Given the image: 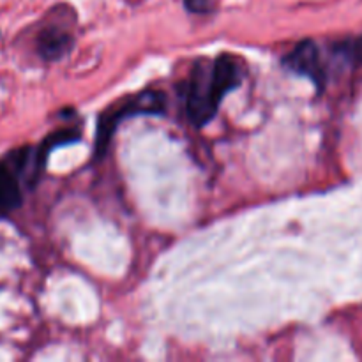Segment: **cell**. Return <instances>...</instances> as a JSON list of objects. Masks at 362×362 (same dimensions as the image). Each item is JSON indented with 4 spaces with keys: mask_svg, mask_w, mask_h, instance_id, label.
Returning a JSON list of instances; mask_svg holds the SVG:
<instances>
[{
    "mask_svg": "<svg viewBox=\"0 0 362 362\" xmlns=\"http://www.w3.org/2000/svg\"><path fill=\"white\" fill-rule=\"evenodd\" d=\"M73 45V35L59 25H48L37 35V53L48 62H55L66 57Z\"/></svg>",
    "mask_w": 362,
    "mask_h": 362,
    "instance_id": "5",
    "label": "cell"
},
{
    "mask_svg": "<svg viewBox=\"0 0 362 362\" xmlns=\"http://www.w3.org/2000/svg\"><path fill=\"white\" fill-rule=\"evenodd\" d=\"M243 83V66L239 59L230 53H223L212 62V85L219 101L226 94Z\"/></svg>",
    "mask_w": 362,
    "mask_h": 362,
    "instance_id": "4",
    "label": "cell"
},
{
    "mask_svg": "<svg viewBox=\"0 0 362 362\" xmlns=\"http://www.w3.org/2000/svg\"><path fill=\"white\" fill-rule=\"evenodd\" d=\"M166 110V98L161 90H145L140 92L134 98L126 99L119 108L112 106L105 113L99 115L98 133H95L94 156L103 158L108 151V145L112 141L113 133L120 120L134 115H161Z\"/></svg>",
    "mask_w": 362,
    "mask_h": 362,
    "instance_id": "1",
    "label": "cell"
},
{
    "mask_svg": "<svg viewBox=\"0 0 362 362\" xmlns=\"http://www.w3.org/2000/svg\"><path fill=\"white\" fill-rule=\"evenodd\" d=\"M345 52L354 64L362 66V35L354 42H350V45H346Z\"/></svg>",
    "mask_w": 362,
    "mask_h": 362,
    "instance_id": "8",
    "label": "cell"
},
{
    "mask_svg": "<svg viewBox=\"0 0 362 362\" xmlns=\"http://www.w3.org/2000/svg\"><path fill=\"white\" fill-rule=\"evenodd\" d=\"M184 7L189 13L194 14H207L214 11L216 0H184Z\"/></svg>",
    "mask_w": 362,
    "mask_h": 362,
    "instance_id": "7",
    "label": "cell"
},
{
    "mask_svg": "<svg viewBox=\"0 0 362 362\" xmlns=\"http://www.w3.org/2000/svg\"><path fill=\"white\" fill-rule=\"evenodd\" d=\"M221 101L212 85V62L198 60L193 66L187 88V117L194 127H204L218 113Z\"/></svg>",
    "mask_w": 362,
    "mask_h": 362,
    "instance_id": "2",
    "label": "cell"
},
{
    "mask_svg": "<svg viewBox=\"0 0 362 362\" xmlns=\"http://www.w3.org/2000/svg\"><path fill=\"white\" fill-rule=\"evenodd\" d=\"M21 189L13 166L0 163V214L13 211L21 205Z\"/></svg>",
    "mask_w": 362,
    "mask_h": 362,
    "instance_id": "6",
    "label": "cell"
},
{
    "mask_svg": "<svg viewBox=\"0 0 362 362\" xmlns=\"http://www.w3.org/2000/svg\"><path fill=\"white\" fill-rule=\"evenodd\" d=\"M288 69L296 71L297 74H303L308 76L310 80H313L317 83L318 88L324 87V67H322V59H320V49H318L317 42L311 41V39H304L300 41L288 55L283 59Z\"/></svg>",
    "mask_w": 362,
    "mask_h": 362,
    "instance_id": "3",
    "label": "cell"
}]
</instances>
